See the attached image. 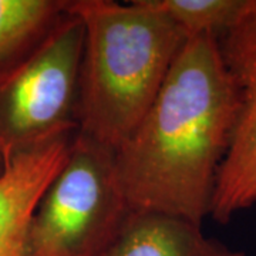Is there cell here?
Wrapping results in <instances>:
<instances>
[{
	"instance_id": "1",
	"label": "cell",
	"mask_w": 256,
	"mask_h": 256,
	"mask_svg": "<svg viewBox=\"0 0 256 256\" xmlns=\"http://www.w3.org/2000/svg\"><path fill=\"white\" fill-rule=\"evenodd\" d=\"M236 108L218 38H188L146 116L114 151L130 210L202 225L210 216Z\"/></svg>"
},
{
	"instance_id": "2",
	"label": "cell",
	"mask_w": 256,
	"mask_h": 256,
	"mask_svg": "<svg viewBox=\"0 0 256 256\" xmlns=\"http://www.w3.org/2000/svg\"><path fill=\"white\" fill-rule=\"evenodd\" d=\"M84 28L77 132L117 150L156 100L186 34L154 4L72 0Z\"/></svg>"
},
{
	"instance_id": "3",
	"label": "cell",
	"mask_w": 256,
	"mask_h": 256,
	"mask_svg": "<svg viewBox=\"0 0 256 256\" xmlns=\"http://www.w3.org/2000/svg\"><path fill=\"white\" fill-rule=\"evenodd\" d=\"M114 150L74 134L28 226L33 256H107L130 214Z\"/></svg>"
},
{
	"instance_id": "4",
	"label": "cell",
	"mask_w": 256,
	"mask_h": 256,
	"mask_svg": "<svg viewBox=\"0 0 256 256\" xmlns=\"http://www.w3.org/2000/svg\"><path fill=\"white\" fill-rule=\"evenodd\" d=\"M82 46V23L68 8L28 60L0 78V146L8 156L77 130Z\"/></svg>"
},
{
	"instance_id": "5",
	"label": "cell",
	"mask_w": 256,
	"mask_h": 256,
	"mask_svg": "<svg viewBox=\"0 0 256 256\" xmlns=\"http://www.w3.org/2000/svg\"><path fill=\"white\" fill-rule=\"evenodd\" d=\"M222 62L236 92V118L216 176L210 216L228 224L256 204V0L218 40Z\"/></svg>"
},
{
	"instance_id": "6",
	"label": "cell",
	"mask_w": 256,
	"mask_h": 256,
	"mask_svg": "<svg viewBox=\"0 0 256 256\" xmlns=\"http://www.w3.org/2000/svg\"><path fill=\"white\" fill-rule=\"evenodd\" d=\"M74 134L62 132L9 154L0 176V256H33L30 220L42 195L66 162Z\"/></svg>"
},
{
	"instance_id": "7",
	"label": "cell",
	"mask_w": 256,
	"mask_h": 256,
	"mask_svg": "<svg viewBox=\"0 0 256 256\" xmlns=\"http://www.w3.org/2000/svg\"><path fill=\"white\" fill-rule=\"evenodd\" d=\"M107 256H245L218 239L202 225L151 210H130Z\"/></svg>"
},
{
	"instance_id": "8",
	"label": "cell",
	"mask_w": 256,
	"mask_h": 256,
	"mask_svg": "<svg viewBox=\"0 0 256 256\" xmlns=\"http://www.w3.org/2000/svg\"><path fill=\"white\" fill-rule=\"evenodd\" d=\"M72 0H0V78L28 60L68 12Z\"/></svg>"
},
{
	"instance_id": "9",
	"label": "cell",
	"mask_w": 256,
	"mask_h": 256,
	"mask_svg": "<svg viewBox=\"0 0 256 256\" xmlns=\"http://www.w3.org/2000/svg\"><path fill=\"white\" fill-rule=\"evenodd\" d=\"M188 38L226 34L239 22L250 0H152Z\"/></svg>"
},
{
	"instance_id": "10",
	"label": "cell",
	"mask_w": 256,
	"mask_h": 256,
	"mask_svg": "<svg viewBox=\"0 0 256 256\" xmlns=\"http://www.w3.org/2000/svg\"><path fill=\"white\" fill-rule=\"evenodd\" d=\"M6 165H8V154L4 152L3 146H0V176L3 175L4 170H6Z\"/></svg>"
}]
</instances>
